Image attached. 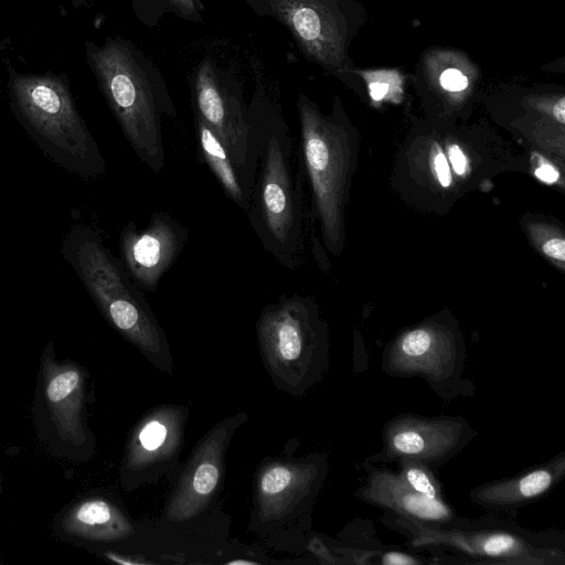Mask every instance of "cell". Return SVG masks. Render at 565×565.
<instances>
[{"instance_id":"6da1fadb","label":"cell","mask_w":565,"mask_h":565,"mask_svg":"<svg viewBox=\"0 0 565 565\" xmlns=\"http://www.w3.org/2000/svg\"><path fill=\"white\" fill-rule=\"evenodd\" d=\"M248 171L254 182L246 216L265 250L288 270L305 260L302 177L276 90L257 79L248 103Z\"/></svg>"},{"instance_id":"7a4b0ae2","label":"cell","mask_w":565,"mask_h":565,"mask_svg":"<svg viewBox=\"0 0 565 565\" xmlns=\"http://www.w3.org/2000/svg\"><path fill=\"white\" fill-rule=\"evenodd\" d=\"M100 92L137 158L159 174L166 163L162 117H177L164 77L131 41L109 38L87 46Z\"/></svg>"},{"instance_id":"3957f363","label":"cell","mask_w":565,"mask_h":565,"mask_svg":"<svg viewBox=\"0 0 565 565\" xmlns=\"http://www.w3.org/2000/svg\"><path fill=\"white\" fill-rule=\"evenodd\" d=\"M382 523L404 536L412 548L450 553L460 563L565 564L562 532L524 529L511 516L490 511L478 519L456 515L445 522H422L384 511Z\"/></svg>"},{"instance_id":"277c9868","label":"cell","mask_w":565,"mask_h":565,"mask_svg":"<svg viewBox=\"0 0 565 565\" xmlns=\"http://www.w3.org/2000/svg\"><path fill=\"white\" fill-rule=\"evenodd\" d=\"M265 370L275 387L305 396L329 367V334L311 297L282 294L267 303L256 322Z\"/></svg>"},{"instance_id":"5b68a950","label":"cell","mask_w":565,"mask_h":565,"mask_svg":"<svg viewBox=\"0 0 565 565\" xmlns=\"http://www.w3.org/2000/svg\"><path fill=\"white\" fill-rule=\"evenodd\" d=\"M72 263L108 322L157 370L171 374L173 359L167 335L143 291L98 234L82 230L72 248Z\"/></svg>"},{"instance_id":"8992f818","label":"cell","mask_w":565,"mask_h":565,"mask_svg":"<svg viewBox=\"0 0 565 565\" xmlns=\"http://www.w3.org/2000/svg\"><path fill=\"white\" fill-rule=\"evenodd\" d=\"M296 106L315 211L324 244L331 253L338 254L343 242L342 214L351 160L349 135L335 104L331 115H323L300 93Z\"/></svg>"},{"instance_id":"52a82bcc","label":"cell","mask_w":565,"mask_h":565,"mask_svg":"<svg viewBox=\"0 0 565 565\" xmlns=\"http://www.w3.org/2000/svg\"><path fill=\"white\" fill-rule=\"evenodd\" d=\"M10 87L20 116L63 164L86 175L105 172V161L63 81L17 75Z\"/></svg>"},{"instance_id":"ba28073f","label":"cell","mask_w":565,"mask_h":565,"mask_svg":"<svg viewBox=\"0 0 565 565\" xmlns=\"http://www.w3.org/2000/svg\"><path fill=\"white\" fill-rule=\"evenodd\" d=\"M319 454L301 458L270 457L256 469L248 530L273 539L308 520L327 478Z\"/></svg>"},{"instance_id":"9c48e42d","label":"cell","mask_w":565,"mask_h":565,"mask_svg":"<svg viewBox=\"0 0 565 565\" xmlns=\"http://www.w3.org/2000/svg\"><path fill=\"white\" fill-rule=\"evenodd\" d=\"M466 364L461 334L452 326L436 320L395 337L381 359V369L386 375L419 377L444 401L475 394L472 383L463 377Z\"/></svg>"},{"instance_id":"30bf717a","label":"cell","mask_w":565,"mask_h":565,"mask_svg":"<svg viewBox=\"0 0 565 565\" xmlns=\"http://www.w3.org/2000/svg\"><path fill=\"white\" fill-rule=\"evenodd\" d=\"M257 15L281 23L301 53L326 71H348L350 35L344 0H245Z\"/></svg>"},{"instance_id":"8fae6325","label":"cell","mask_w":565,"mask_h":565,"mask_svg":"<svg viewBox=\"0 0 565 565\" xmlns=\"http://www.w3.org/2000/svg\"><path fill=\"white\" fill-rule=\"evenodd\" d=\"M190 89L194 116L218 136L250 199L254 182L248 171V103L241 82L212 57L205 56L192 72Z\"/></svg>"},{"instance_id":"7c38bea8","label":"cell","mask_w":565,"mask_h":565,"mask_svg":"<svg viewBox=\"0 0 565 565\" xmlns=\"http://www.w3.org/2000/svg\"><path fill=\"white\" fill-rule=\"evenodd\" d=\"M247 418L246 413L231 415L196 443L168 497L163 510L168 521L193 520L214 502L224 482L231 440Z\"/></svg>"},{"instance_id":"4fadbf2b","label":"cell","mask_w":565,"mask_h":565,"mask_svg":"<svg viewBox=\"0 0 565 565\" xmlns=\"http://www.w3.org/2000/svg\"><path fill=\"white\" fill-rule=\"evenodd\" d=\"M478 433L462 416L399 414L382 429V448L366 459L374 463L415 459L431 468L459 455Z\"/></svg>"},{"instance_id":"5bb4252c","label":"cell","mask_w":565,"mask_h":565,"mask_svg":"<svg viewBox=\"0 0 565 565\" xmlns=\"http://www.w3.org/2000/svg\"><path fill=\"white\" fill-rule=\"evenodd\" d=\"M189 408L163 404L136 423L127 440L120 468L122 484L134 490L173 471L184 444Z\"/></svg>"},{"instance_id":"9a60e30c","label":"cell","mask_w":565,"mask_h":565,"mask_svg":"<svg viewBox=\"0 0 565 565\" xmlns=\"http://www.w3.org/2000/svg\"><path fill=\"white\" fill-rule=\"evenodd\" d=\"M188 241L189 230L183 224L167 212H156L146 227L139 230L128 222L121 230V264L142 291L154 292Z\"/></svg>"},{"instance_id":"2e32d148","label":"cell","mask_w":565,"mask_h":565,"mask_svg":"<svg viewBox=\"0 0 565 565\" xmlns=\"http://www.w3.org/2000/svg\"><path fill=\"white\" fill-rule=\"evenodd\" d=\"M365 478L354 491L359 500L404 518L422 522H445L457 514L445 500L428 499L409 488L387 468L365 459L362 465Z\"/></svg>"},{"instance_id":"e0dca14e","label":"cell","mask_w":565,"mask_h":565,"mask_svg":"<svg viewBox=\"0 0 565 565\" xmlns=\"http://www.w3.org/2000/svg\"><path fill=\"white\" fill-rule=\"evenodd\" d=\"M565 477V452L509 478L486 482L469 491L476 505L498 514L518 511L548 494Z\"/></svg>"},{"instance_id":"ac0fdd59","label":"cell","mask_w":565,"mask_h":565,"mask_svg":"<svg viewBox=\"0 0 565 565\" xmlns=\"http://www.w3.org/2000/svg\"><path fill=\"white\" fill-rule=\"evenodd\" d=\"M42 370L46 403L60 437L74 445L84 444L83 372L73 363L58 364L50 355L43 356Z\"/></svg>"},{"instance_id":"d6986e66","label":"cell","mask_w":565,"mask_h":565,"mask_svg":"<svg viewBox=\"0 0 565 565\" xmlns=\"http://www.w3.org/2000/svg\"><path fill=\"white\" fill-rule=\"evenodd\" d=\"M62 525L66 533L90 541L115 542L135 533L127 515L115 503L99 497L73 507Z\"/></svg>"},{"instance_id":"ffe728a7","label":"cell","mask_w":565,"mask_h":565,"mask_svg":"<svg viewBox=\"0 0 565 565\" xmlns=\"http://www.w3.org/2000/svg\"><path fill=\"white\" fill-rule=\"evenodd\" d=\"M198 149L226 196L245 214L249 205V194L242 177L218 136L199 117L194 116Z\"/></svg>"},{"instance_id":"44dd1931","label":"cell","mask_w":565,"mask_h":565,"mask_svg":"<svg viewBox=\"0 0 565 565\" xmlns=\"http://www.w3.org/2000/svg\"><path fill=\"white\" fill-rule=\"evenodd\" d=\"M137 19L147 28H156L166 14H174L190 23H200L203 4L200 0H130Z\"/></svg>"},{"instance_id":"7402d4cb","label":"cell","mask_w":565,"mask_h":565,"mask_svg":"<svg viewBox=\"0 0 565 565\" xmlns=\"http://www.w3.org/2000/svg\"><path fill=\"white\" fill-rule=\"evenodd\" d=\"M397 463L398 476L415 492L428 499L444 500L443 486L430 466L415 459H402Z\"/></svg>"},{"instance_id":"603a6c76","label":"cell","mask_w":565,"mask_h":565,"mask_svg":"<svg viewBox=\"0 0 565 565\" xmlns=\"http://www.w3.org/2000/svg\"><path fill=\"white\" fill-rule=\"evenodd\" d=\"M359 73L366 82L367 90L374 103L397 102L403 94V77L396 70H369Z\"/></svg>"},{"instance_id":"cb8c5ba5","label":"cell","mask_w":565,"mask_h":565,"mask_svg":"<svg viewBox=\"0 0 565 565\" xmlns=\"http://www.w3.org/2000/svg\"><path fill=\"white\" fill-rule=\"evenodd\" d=\"M430 73L436 77L438 86L447 93L459 94L470 85V74L467 65L455 60H444Z\"/></svg>"},{"instance_id":"d4e9b609","label":"cell","mask_w":565,"mask_h":565,"mask_svg":"<svg viewBox=\"0 0 565 565\" xmlns=\"http://www.w3.org/2000/svg\"><path fill=\"white\" fill-rule=\"evenodd\" d=\"M532 233L546 256L559 263H564L565 241L561 234L550 232L547 228L542 230L540 226L532 230Z\"/></svg>"},{"instance_id":"484cf974","label":"cell","mask_w":565,"mask_h":565,"mask_svg":"<svg viewBox=\"0 0 565 565\" xmlns=\"http://www.w3.org/2000/svg\"><path fill=\"white\" fill-rule=\"evenodd\" d=\"M433 167L435 175L443 188H448L451 184V173L447 158L443 150L436 147L433 157Z\"/></svg>"},{"instance_id":"4316f807","label":"cell","mask_w":565,"mask_h":565,"mask_svg":"<svg viewBox=\"0 0 565 565\" xmlns=\"http://www.w3.org/2000/svg\"><path fill=\"white\" fill-rule=\"evenodd\" d=\"M448 157L456 174L463 175L467 171L468 161L461 148L455 143L450 145Z\"/></svg>"},{"instance_id":"83f0119b","label":"cell","mask_w":565,"mask_h":565,"mask_svg":"<svg viewBox=\"0 0 565 565\" xmlns=\"http://www.w3.org/2000/svg\"><path fill=\"white\" fill-rule=\"evenodd\" d=\"M535 175L545 183H554L558 180V171L550 163H542L537 167Z\"/></svg>"},{"instance_id":"f1b7e54d","label":"cell","mask_w":565,"mask_h":565,"mask_svg":"<svg viewBox=\"0 0 565 565\" xmlns=\"http://www.w3.org/2000/svg\"><path fill=\"white\" fill-rule=\"evenodd\" d=\"M553 117L561 124L565 122V98L561 96L552 107Z\"/></svg>"}]
</instances>
